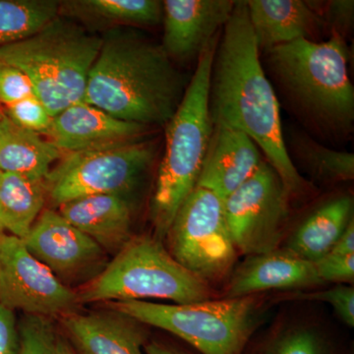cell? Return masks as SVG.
<instances>
[{
    "instance_id": "obj_6",
    "label": "cell",
    "mask_w": 354,
    "mask_h": 354,
    "mask_svg": "<svg viewBox=\"0 0 354 354\" xmlns=\"http://www.w3.org/2000/svg\"><path fill=\"white\" fill-rule=\"evenodd\" d=\"M75 291L79 305L147 298L188 304L211 297L208 283L179 264L162 241L150 235L132 236L101 272Z\"/></svg>"
},
{
    "instance_id": "obj_1",
    "label": "cell",
    "mask_w": 354,
    "mask_h": 354,
    "mask_svg": "<svg viewBox=\"0 0 354 354\" xmlns=\"http://www.w3.org/2000/svg\"><path fill=\"white\" fill-rule=\"evenodd\" d=\"M209 109L212 124L245 133L279 174L288 194L306 189L283 136L278 97L266 75L246 1H236L216 46Z\"/></svg>"
},
{
    "instance_id": "obj_10",
    "label": "cell",
    "mask_w": 354,
    "mask_h": 354,
    "mask_svg": "<svg viewBox=\"0 0 354 354\" xmlns=\"http://www.w3.org/2000/svg\"><path fill=\"white\" fill-rule=\"evenodd\" d=\"M290 196L279 174L263 160L255 174L223 201L237 252L254 256L279 249L290 216Z\"/></svg>"
},
{
    "instance_id": "obj_33",
    "label": "cell",
    "mask_w": 354,
    "mask_h": 354,
    "mask_svg": "<svg viewBox=\"0 0 354 354\" xmlns=\"http://www.w3.org/2000/svg\"><path fill=\"white\" fill-rule=\"evenodd\" d=\"M19 353V330L12 310L0 304V354Z\"/></svg>"
},
{
    "instance_id": "obj_5",
    "label": "cell",
    "mask_w": 354,
    "mask_h": 354,
    "mask_svg": "<svg viewBox=\"0 0 354 354\" xmlns=\"http://www.w3.org/2000/svg\"><path fill=\"white\" fill-rule=\"evenodd\" d=\"M102 37L58 16L30 38L0 48V62L21 70L35 97L55 118L83 102Z\"/></svg>"
},
{
    "instance_id": "obj_36",
    "label": "cell",
    "mask_w": 354,
    "mask_h": 354,
    "mask_svg": "<svg viewBox=\"0 0 354 354\" xmlns=\"http://www.w3.org/2000/svg\"><path fill=\"white\" fill-rule=\"evenodd\" d=\"M57 353L58 354H77L76 351L72 348L71 344L64 337L58 334L57 339Z\"/></svg>"
},
{
    "instance_id": "obj_17",
    "label": "cell",
    "mask_w": 354,
    "mask_h": 354,
    "mask_svg": "<svg viewBox=\"0 0 354 354\" xmlns=\"http://www.w3.org/2000/svg\"><path fill=\"white\" fill-rule=\"evenodd\" d=\"M315 264L285 249L248 256L230 278L227 298L250 297L261 291L295 290L322 285Z\"/></svg>"
},
{
    "instance_id": "obj_8",
    "label": "cell",
    "mask_w": 354,
    "mask_h": 354,
    "mask_svg": "<svg viewBox=\"0 0 354 354\" xmlns=\"http://www.w3.org/2000/svg\"><path fill=\"white\" fill-rule=\"evenodd\" d=\"M155 147L145 140L66 153L48 177V200L57 207L91 195L127 196L152 165Z\"/></svg>"
},
{
    "instance_id": "obj_11",
    "label": "cell",
    "mask_w": 354,
    "mask_h": 354,
    "mask_svg": "<svg viewBox=\"0 0 354 354\" xmlns=\"http://www.w3.org/2000/svg\"><path fill=\"white\" fill-rule=\"evenodd\" d=\"M0 304L26 315L60 318L76 312V291L32 255L22 239L0 234Z\"/></svg>"
},
{
    "instance_id": "obj_16",
    "label": "cell",
    "mask_w": 354,
    "mask_h": 354,
    "mask_svg": "<svg viewBox=\"0 0 354 354\" xmlns=\"http://www.w3.org/2000/svg\"><path fill=\"white\" fill-rule=\"evenodd\" d=\"M261 153L245 133L213 125L197 186L212 191L225 201L255 174L263 162Z\"/></svg>"
},
{
    "instance_id": "obj_24",
    "label": "cell",
    "mask_w": 354,
    "mask_h": 354,
    "mask_svg": "<svg viewBox=\"0 0 354 354\" xmlns=\"http://www.w3.org/2000/svg\"><path fill=\"white\" fill-rule=\"evenodd\" d=\"M78 13L111 24L139 27L162 21V1L158 0H84L70 2Z\"/></svg>"
},
{
    "instance_id": "obj_4",
    "label": "cell",
    "mask_w": 354,
    "mask_h": 354,
    "mask_svg": "<svg viewBox=\"0 0 354 354\" xmlns=\"http://www.w3.org/2000/svg\"><path fill=\"white\" fill-rule=\"evenodd\" d=\"M221 32L206 44L174 116L165 125V152L151 202L156 239H165L179 209L195 187L208 151L212 65Z\"/></svg>"
},
{
    "instance_id": "obj_22",
    "label": "cell",
    "mask_w": 354,
    "mask_h": 354,
    "mask_svg": "<svg viewBox=\"0 0 354 354\" xmlns=\"http://www.w3.org/2000/svg\"><path fill=\"white\" fill-rule=\"evenodd\" d=\"M48 199L46 178L2 174L0 178V234L24 239Z\"/></svg>"
},
{
    "instance_id": "obj_29",
    "label": "cell",
    "mask_w": 354,
    "mask_h": 354,
    "mask_svg": "<svg viewBox=\"0 0 354 354\" xmlns=\"http://www.w3.org/2000/svg\"><path fill=\"white\" fill-rule=\"evenodd\" d=\"M286 299L316 300L329 304L342 322L348 327L354 326V288L348 285H339L327 290L314 292H297Z\"/></svg>"
},
{
    "instance_id": "obj_26",
    "label": "cell",
    "mask_w": 354,
    "mask_h": 354,
    "mask_svg": "<svg viewBox=\"0 0 354 354\" xmlns=\"http://www.w3.org/2000/svg\"><path fill=\"white\" fill-rule=\"evenodd\" d=\"M18 354H58V333L50 318L25 315L18 322Z\"/></svg>"
},
{
    "instance_id": "obj_35",
    "label": "cell",
    "mask_w": 354,
    "mask_h": 354,
    "mask_svg": "<svg viewBox=\"0 0 354 354\" xmlns=\"http://www.w3.org/2000/svg\"><path fill=\"white\" fill-rule=\"evenodd\" d=\"M144 351L146 354H187L158 342H147Z\"/></svg>"
},
{
    "instance_id": "obj_25",
    "label": "cell",
    "mask_w": 354,
    "mask_h": 354,
    "mask_svg": "<svg viewBox=\"0 0 354 354\" xmlns=\"http://www.w3.org/2000/svg\"><path fill=\"white\" fill-rule=\"evenodd\" d=\"M291 151L297 160L321 180L344 183L354 177V155L333 150L304 133L291 138Z\"/></svg>"
},
{
    "instance_id": "obj_28",
    "label": "cell",
    "mask_w": 354,
    "mask_h": 354,
    "mask_svg": "<svg viewBox=\"0 0 354 354\" xmlns=\"http://www.w3.org/2000/svg\"><path fill=\"white\" fill-rule=\"evenodd\" d=\"M7 118L18 127L30 131L46 135L50 129L53 116L35 95L2 109Z\"/></svg>"
},
{
    "instance_id": "obj_12",
    "label": "cell",
    "mask_w": 354,
    "mask_h": 354,
    "mask_svg": "<svg viewBox=\"0 0 354 354\" xmlns=\"http://www.w3.org/2000/svg\"><path fill=\"white\" fill-rule=\"evenodd\" d=\"M23 242L66 286L94 278L106 265V251L53 209H44Z\"/></svg>"
},
{
    "instance_id": "obj_38",
    "label": "cell",
    "mask_w": 354,
    "mask_h": 354,
    "mask_svg": "<svg viewBox=\"0 0 354 354\" xmlns=\"http://www.w3.org/2000/svg\"><path fill=\"white\" fill-rule=\"evenodd\" d=\"M1 176H2V172L0 171V178H1Z\"/></svg>"
},
{
    "instance_id": "obj_13",
    "label": "cell",
    "mask_w": 354,
    "mask_h": 354,
    "mask_svg": "<svg viewBox=\"0 0 354 354\" xmlns=\"http://www.w3.org/2000/svg\"><path fill=\"white\" fill-rule=\"evenodd\" d=\"M234 0L162 1V46L174 62L198 59L203 48L221 32L234 12Z\"/></svg>"
},
{
    "instance_id": "obj_9",
    "label": "cell",
    "mask_w": 354,
    "mask_h": 354,
    "mask_svg": "<svg viewBox=\"0 0 354 354\" xmlns=\"http://www.w3.org/2000/svg\"><path fill=\"white\" fill-rule=\"evenodd\" d=\"M165 239L172 257L206 283L227 276L239 253L225 221L223 200L199 186L179 209Z\"/></svg>"
},
{
    "instance_id": "obj_32",
    "label": "cell",
    "mask_w": 354,
    "mask_h": 354,
    "mask_svg": "<svg viewBox=\"0 0 354 354\" xmlns=\"http://www.w3.org/2000/svg\"><path fill=\"white\" fill-rule=\"evenodd\" d=\"M315 264L319 278L323 283H353L354 279V254L339 255L329 253Z\"/></svg>"
},
{
    "instance_id": "obj_37",
    "label": "cell",
    "mask_w": 354,
    "mask_h": 354,
    "mask_svg": "<svg viewBox=\"0 0 354 354\" xmlns=\"http://www.w3.org/2000/svg\"><path fill=\"white\" fill-rule=\"evenodd\" d=\"M3 116H4L3 111H2V108H1V106H0V120H1L2 118H3Z\"/></svg>"
},
{
    "instance_id": "obj_14",
    "label": "cell",
    "mask_w": 354,
    "mask_h": 354,
    "mask_svg": "<svg viewBox=\"0 0 354 354\" xmlns=\"http://www.w3.org/2000/svg\"><path fill=\"white\" fill-rule=\"evenodd\" d=\"M151 129L146 125L118 120L80 102L55 115L44 136L66 155L140 141Z\"/></svg>"
},
{
    "instance_id": "obj_2",
    "label": "cell",
    "mask_w": 354,
    "mask_h": 354,
    "mask_svg": "<svg viewBox=\"0 0 354 354\" xmlns=\"http://www.w3.org/2000/svg\"><path fill=\"white\" fill-rule=\"evenodd\" d=\"M186 87L162 44L134 30L114 29L102 37L83 102L118 120L162 127L174 116Z\"/></svg>"
},
{
    "instance_id": "obj_27",
    "label": "cell",
    "mask_w": 354,
    "mask_h": 354,
    "mask_svg": "<svg viewBox=\"0 0 354 354\" xmlns=\"http://www.w3.org/2000/svg\"><path fill=\"white\" fill-rule=\"evenodd\" d=\"M325 344L315 332L304 328L286 330L266 348L263 354H326Z\"/></svg>"
},
{
    "instance_id": "obj_23",
    "label": "cell",
    "mask_w": 354,
    "mask_h": 354,
    "mask_svg": "<svg viewBox=\"0 0 354 354\" xmlns=\"http://www.w3.org/2000/svg\"><path fill=\"white\" fill-rule=\"evenodd\" d=\"M60 11L55 0H0V48L34 36Z\"/></svg>"
},
{
    "instance_id": "obj_20",
    "label": "cell",
    "mask_w": 354,
    "mask_h": 354,
    "mask_svg": "<svg viewBox=\"0 0 354 354\" xmlns=\"http://www.w3.org/2000/svg\"><path fill=\"white\" fill-rule=\"evenodd\" d=\"M353 220V199L333 198L302 221L283 249L300 259L315 263L330 253Z\"/></svg>"
},
{
    "instance_id": "obj_19",
    "label": "cell",
    "mask_w": 354,
    "mask_h": 354,
    "mask_svg": "<svg viewBox=\"0 0 354 354\" xmlns=\"http://www.w3.org/2000/svg\"><path fill=\"white\" fill-rule=\"evenodd\" d=\"M246 6L260 51L298 39L315 41L316 35L326 27L310 1L248 0Z\"/></svg>"
},
{
    "instance_id": "obj_18",
    "label": "cell",
    "mask_w": 354,
    "mask_h": 354,
    "mask_svg": "<svg viewBox=\"0 0 354 354\" xmlns=\"http://www.w3.org/2000/svg\"><path fill=\"white\" fill-rule=\"evenodd\" d=\"M70 225L115 255L131 239L132 208L127 196L91 195L57 207Z\"/></svg>"
},
{
    "instance_id": "obj_7",
    "label": "cell",
    "mask_w": 354,
    "mask_h": 354,
    "mask_svg": "<svg viewBox=\"0 0 354 354\" xmlns=\"http://www.w3.org/2000/svg\"><path fill=\"white\" fill-rule=\"evenodd\" d=\"M106 306L144 325L167 330L202 354H242L259 320L254 295L188 304L128 300Z\"/></svg>"
},
{
    "instance_id": "obj_21",
    "label": "cell",
    "mask_w": 354,
    "mask_h": 354,
    "mask_svg": "<svg viewBox=\"0 0 354 354\" xmlns=\"http://www.w3.org/2000/svg\"><path fill=\"white\" fill-rule=\"evenodd\" d=\"M41 136L18 127L4 114L0 120V171L46 178L64 153Z\"/></svg>"
},
{
    "instance_id": "obj_34",
    "label": "cell",
    "mask_w": 354,
    "mask_h": 354,
    "mask_svg": "<svg viewBox=\"0 0 354 354\" xmlns=\"http://www.w3.org/2000/svg\"><path fill=\"white\" fill-rule=\"evenodd\" d=\"M330 253L339 254V255L354 254V218L349 223L348 227L346 228L339 241L333 247Z\"/></svg>"
},
{
    "instance_id": "obj_30",
    "label": "cell",
    "mask_w": 354,
    "mask_h": 354,
    "mask_svg": "<svg viewBox=\"0 0 354 354\" xmlns=\"http://www.w3.org/2000/svg\"><path fill=\"white\" fill-rule=\"evenodd\" d=\"M34 95L31 83L21 70L0 62V106L2 109Z\"/></svg>"
},
{
    "instance_id": "obj_3",
    "label": "cell",
    "mask_w": 354,
    "mask_h": 354,
    "mask_svg": "<svg viewBox=\"0 0 354 354\" xmlns=\"http://www.w3.org/2000/svg\"><path fill=\"white\" fill-rule=\"evenodd\" d=\"M274 80L298 113L330 134L346 135L354 122V90L344 38L298 39L266 51Z\"/></svg>"
},
{
    "instance_id": "obj_15",
    "label": "cell",
    "mask_w": 354,
    "mask_h": 354,
    "mask_svg": "<svg viewBox=\"0 0 354 354\" xmlns=\"http://www.w3.org/2000/svg\"><path fill=\"white\" fill-rule=\"evenodd\" d=\"M77 354H144L146 325L121 312H72L58 318Z\"/></svg>"
},
{
    "instance_id": "obj_31",
    "label": "cell",
    "mask_w": 354,
    "mask_h": 354,
    "mask_svg": "<svg viewBox=\"0 0 354 354\" xmlns=\"http://www.w3.org/2000/svg\"><path fill=\"white\" fill-rule=\"evenodd\" d=\"M323 3L320 4L321 8H318L314 1H310L312 7L322 18L326 27H329L330 32H337L344 38L353 26V0H330Z\"/></svg>"
}]
</instances>
